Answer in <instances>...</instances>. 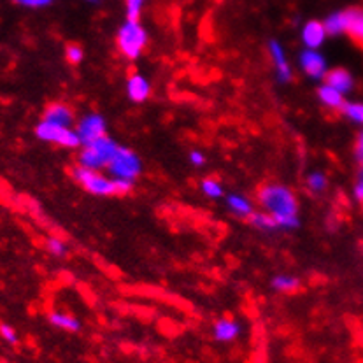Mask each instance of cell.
Wrapping results in <instances>:
<instances>
[{
    "mask_svg": "<svg viewBox=\"0 0 363 363\" xmlns=\"http://www.w3.org/2000/svg\"><path fill=\"white\" fill-rule=\"evenodd\" d=\"M258 200L279 228H297L300 225L298 202L290 188L283 184H267L258 191Z\"/></svg>",
    "mask_w": 363,
    "mask_h": 363,
    "instance_id": "1",
    "label": "cell"
},
{
    "mask_svg": "<svg viewBox=\"0 0 363 363\" xmlns=\"http://www.w3.org/2000/svg\"><path fill=\"white\" fill-rule=\"evenodd\" d=\"M118 147H120V144H116L107 135L100 137V139L94 140V143L83 146V150L79 153V165L91 170L106 169L109 165L111 158L116 155Z\"/></svg>",
    "mask_w": 363,
    "mask_h": 363,
    "instance_id": "2",
    "label": "cell"
},
{
    "mask_svg": "<svg viewBox=\"0 0 363 363\" xmlns=\"http://www.w3.org/2000/svg\"><path fill=\"white\" fill-rule=\"evenodd\" d=\"M147 43V33L139 20H127L118 30V48L130 60L140 57Z\"/></svg>",
    "mask_w": 363,
    "mask_h": 363,
    "instance_id": "3",
    "label": "cell"
},
{
    "mask_svg": "<svg viewBox=\"0 0 363 363\" xmlns=\"http://www.w3.org/2000/svg\"><path fill=\"white\" fill-rule=\"evenodd\" d=\"M72 176L81 186L90 194L99 195V197H109V195H118V186L114 177H106L99 174L97 170L84 169V167H76L72 170Z\"/></svg>",
    "mask_w": 363,
    "mask_h": 363,
    "instance_id": "4",
    "label": "cell"
},
{
    "mask_svg": "<svg viewBox=\"0 0 363 363\" xmlns=\"http://www.w3.org/2000/svg\"><path fill=\"white\" fill-rule=\"evenodd\" d=\"M106 169L109 170L111 176L118 177V179L135 181V177H139L140 170H143V164L133 151L120 146Z\"/></svg>",
    "mask_w": 363,
    "mask_h": 363,
    "instance_id": "5",
    "label": "cell"
},
{
    "mask_svg": "<svg viewBox=\"0 0 363 363\" xmlns=\"http://www.w3.org/2000/svg\"><path fill=\"white\" fill-rule=\"evenodd\" d=\"M35 135L44 143H55L64 147H77L81 146V139L76 130L65 125L51 123V121L43 120L35 127Z\"/></svg>",
    "mask_w": 363,
    "mask_h": 363,
    "instance_id": "6",
    "label": "cell"
},
{
    "mask_svg": "<svg viewBox=\"0 0 363 363\" xmlns=\"http://www.w3.org/2000/svg\"><path fill=\"white\" fill-rule=\"evenodd\" d=\"M300 67H302L303 72L311 77V79H325L328 72L327 60H325L323 55L318 50H303L298 57Z\"/></svg>",
    "mask_w": 363,
    "mask_h": 363,
    "instance_id": "7",
    "label": "cell"
},
{
    "mask_svg": "<svg viewBox=\"0 0 363 363\" xmlns=\"http://www.w3.org/2000/svg\"><path fill=\"white\" fill-rule=\"evenodd\" d=\"M76 132L79 135L81 144L86 146V144L94 143V140L106 135V120L102 116H99V114H88V116H84L77 123Z\"/></svg>",
    "mask_w": 363,
    "mask_h": 363,
    "instance_id": "8",
    "label": "cell"
},
{
    "mask_svg": "<svg viewBox=\"0 0 363 363\" xmlns=\"http://www.w3.org/2000/svg\"><path fill=\"white\" fill-rule=\"evenodd\" d=\"M269 53H270V58H272L274 67H276L277 81H279V83H288V81L291 79V67L288 64L283 46H281L277 40H270Z\"/></svg>",
    "mask_w": 363,
    "mask_h": 363,
    "instance_id": "9",
    "label": "cell"
},
{
    "mask_svg": "<svg viewBox=\"0 0 363 363\" xmlns=\"http://www.w3.org/2000/svg\"><path fill=\"white\" fill-rule=\"evenodd\" d=\"M354 9L346 11H337V13L330 14L327 20L323 21L325 28H327L328 35H340V33H350L351 23H353Z\"/></svg>",
    "mask_w": 363,
    "mask_h": 363,
    "instance_id": "10",
    "label": "cell"
},
{
    "mask_svg": "<svg viewBox=\"0 0 363 363\" xmlns=\"http://www.w3.org/2000/svg\"><path fill=\"white\" fill-rule=\"evenodd\" d=\"M327 35V28H325V25L321 21H309L302 28V43L309 50H318L320 46H323Z\"/></svg>",
    "mask_w": 363,
    "mask_h": 363,
    "instance_id": "11",
    "label": "cell"
},
{
    "mask_svg": "<svg viewBox=\"0 0 363 363\" xmlns=\"http://www.w3.org/2000/svg\"><path fill=\"white\" fill-rule=\"evenodd\" d=\"M325 83L330 84L332 88H335L337 91H340L342 95L350 94L354 88V79L346 69H332L328 70L327 76H325Z\"/></svg>",
    "mask_w": 363,
    "mask_h": 363,
    "instance_id": "12",
    "label": "cell"
},
{
    "mask_svg": "<svg viewBox=\"0 0 363 363\" xmlns=\"http://www.w3.org/2000/svg\"><path fill=\"white\" fill-rule=\"evenodd\" d=\"M213 335L220 342H232L240 335V325L230 318L218 320L213 327Z\"/></svg>",
    "mask_w": 363,
    "mask_h": 363,
    "instance_id": "13",
    "label": "cell"
},
{
    "mask_svg": "<svg viewBox=\"0 0 363 363\" xmlns=\"http://www.w3.org/2000/svg\"><path fill=\"white\" fill-rule=\"evenodd\" d=\"M150 83H147V79H144L143 76H139V74H135V76H132L130 79H128L127 94L133 102H144V100L150 97Z\"/></svg>",
    "mask_w": 363,
    "mask_h": 363,
    "instance_id": "14",
    "label": "cell"
},
{
    "mask_svg": "<svg viewBox=\"0 0 363 363\" xmlns=\"http://www.w3.org/2000/svg\"><path fill=\"white\" fill-rule=\"evenodd\" d=\"M43 120L70 127V123H72V111H70L67 106H64V104H53V106H50L46 109Z\"/></svg>",
    "mask_w": 363,
    "mask_h": 363,
    "instance_id": "15",
    "label": "cell"
},
{
    "mask_svg": "<svg viewBox=\"0 0 363 363\" xmlns=\"http://www.w3.org/2000/svg\"><path fill=\"white\" fill-rule=\"evenodd\" d=\"M318 99L321 100L323 106L330 107V109H340V107L344 106V102H346V100H344V95L327 83L321 84L320 90H318Z\"/></svg>",
    "mask_w": 363,
    "mask_h": 363,
    "instance_id": "16",
    "label": "cell"
},
{
    "mask_svg": "<svg viewBox=\"0 0 363 363\" xmlns=\"http://www.w3.org/2000/svg\"><path fill=\"white\" fill-rule=\"evenodd\" d=\"M227 207L232 211L235 216L240 218H251V214L255 213L253 203L250 202V199L242 197V195L232 194L227 197Z\"/></svg>",
    "mask_w": 363,
    "mask_h": 363,
    "instance_id": "17",
    "label": "cell"
},
{
    "mask_svg": "<svg viewBox=\"0 0 363 363\" xmlns=\"http://www.w3.org/2000/svg\"><path fill=\"white\" fill-rule=\"evenodd\" d=\"M50 323L53 327L60 328V330H67V332H77L79 330V321L76 318H72L70 314L65 313H51L50 314Z\"/></svg>",
    "mask_w": 363,
    "mask_h": 363,
    "instance_id": "18",
    "label": "cell"
},
{
    "mask_svg": "<svg viewBox=\"0 0 363 363\" xmlns=\"http://www.w3.org/2000/svg\"><path fill=\"white\" fill-rule=\"evenodd\" d=\"M274 290L283 291V294H290V291H295L300 286V279L295 276H290V274H279L272 279Z\"/></svg>",
    "mask_w": 363,
    "mask_h": 363,
    "instance_id": "19",
    "label": "cell"
},
{
    "mask_svg": "<svg viewBox=\"0 0 363 363\" xmlns=\"http://www.w3.org/2000/svg\"><path fill=\"white\" fill-rule=\"evenodd\" d=\"M340 111L347 120L357 125H363V102H344Z\"/></svg>",
    "mask_w": 363,
    "mask_h": 363,
    "instance_id": "20",
    "label": "cell"
},
{
    "mask_svg": "<svg viewBox=\"0 0 363 363\" xmlns=\"http://www.w3.org/2000/svg\"><path fill=\"white\" fill-rule=\"evenodd\" d=\"M250 221H251V225H253V227L260 228V230H274V228H279V227H277L276 220H274V218L270 216L269 213H265V211H264V213H253V214H251Z\"/></svg>",
    "mask_w": 363,
    "mask_h": 363,
    "instance_id": "21",
    "label": "cell"
},
{
    "mask_svg": "<svg viewBox=\"0 0 363 363\" xmlns=\"http://www.w3.org/2000/svg\"><path fill=\"white\" fill-rule=\"evenodd\" d=\"M202 191L209 199H221V197H223V186H221L220 181L213 179V177L202 181Z\"/></svg>",
    "mask_w": 363,
    "mask_h": 363,
    "instance_id": "22",
    "label": "cell"
},
{
    "mask_svg": "<svg viewBox=\"0 0 363 363\" xmlns=\"http://www.w3.org/2000/svg\"><path fill=\"white\" fill-rule=\"evenodd\" d=\"M327 176L321 172H313L307 177V186H309L311 191H316V194L323 191L325 188H327Z\"/></svg>",
    "mask_w": 363,
    "mask_h": 363,
    "instance_id": "23",
    "label": "cell"
},
{
    "mask_svg": "<svg viewBox=\"0 0 363 363\" xmlns=\"http://www.w3.org/2000/svg\"><path fill=\"white\" fill-rule=\"evenodd\" d=\"M350 33L358 40V43L363 44V11L354 9L353 23H351Z\"/></svg>",
    "mask_w": 363,
    "mask_h": 363,
    "instance_id": "24",
    "label": "cell"
},
{
    "mask_svg": "<svg viewBox=\"0 0 363 363\" xmlns=\"http://www.w3.org/2000/svg\"><path fill=\"white\" fill-rule=\"evenodd\" d=\"M144 0H127V20H139Z\"/></svg>",
    "mask_w": 363,
    "mask_h": 363,
    "instance_id": "25",
    "label": "cell"
},
{
    "mask_svg": "<svg viewBox=\"0 0 363 363\" xmlns=\"http://www.w3.org/2000/svg\"><path fill=\"white\" fill-rule=\"evenodd\" d=\"M65 57L70 64H79V62L83 60L84 53L83 50H81V46H77V44H70L65 51Z\"/></svg>",
    "mask_w": 363,
    "mask_h": 363,
    "instance_id": "26",
    "label": "cell"
},
{
    "mask_svg": "<svg viewBox=\"0 0 363 363\" xmlns=\"http://www.w3.org/2000/svg\"><path fill=\"white\" fill-rule=\"evenodd\" d=\"M48 250H50V253L55 255V257H65V253H67L65 242H62L60 239L48 240Z\"/></svg>",
    "mask_w": 363,
    "mask_h": 363,
    "instance_id": "27",
    "label": "cell"
},
{
    "mask_svg": "<svg viewBox=\"0 0 363 363\" xmlns=\"http://www.w3.org/2000/svg\"><path fill=\"white\" fill-rule=\"evenodd\" d=\"M0 335H2L4 340H7L9 344H16L18 342V333L14 330L11 325H0Z\"/></svg>",
    "mask_w": 363,
    "mask_h": 363,
    "instance_id": "28",
    "label": "cell"
},
{
    "mask_svg": "<svg viewBox=\"0 0 363 363\" xmlns=\"http://www.w3.org/2000/svg\"><path fill=\"white\" fill-rule=\"evenodd\" d=\"M18 6H23L28 7V9H40V7H46L50 6L53 0H14Z\"/></svg>",
    "mask_w": 363,
    "mask_h": 363,
    "instance_id": "29",
    "label": "cell"
},
{
    "mask_svg": "<svg viewBox=\"0 0 363 363\" xmlns=\"http://www.w3.org/2000/svg\"><path fill=\"white\" fill-rule=\"evenodd\" d=\"M190 164L195 165V167H202L206 164V157H203L200 151H191L190 153Z\"/></svg>",
    "mask_w": 363,
    "mask_h": 363,
    "instance_id": "30",
    "label": "cell"
},
{
    "mask_svg": "<svg viewBox=\"0 0 363 363\" xmlns=\"http://www.w3.org/2000/svg\"><path fill=\"white\" fill-rule=\"evenodd\" d=\"M357 158L363 165V132L358 135V139H357Z\"/></svg>",
    "mask_w": 363,
    "mask_h": 363,
    "instance_id": "31",
    "label": "cell"
},
{
    "mask_svg": "<svg viewBox=\"0 0 363 363\" xmlns=\"http://www.w3.org/2000/svg\"><path fill=\"white\" fill-rule=\"evenodd\" d=\"M86 2H99V0H86Z\"/></svg>",
    "mask_w": 363,
    "mask_h": 363,
    "instance_id": "32",
    "label": "cell"
}]
</instances>
